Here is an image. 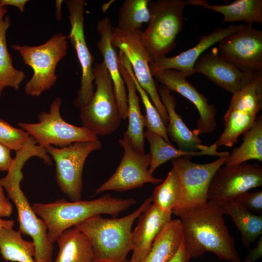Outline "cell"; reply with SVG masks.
Masks as SVG:
<instances>
[{"label":"cell","instance_id":"6da1fadb","mask_svg":"<svg viewBox=\"0 0 262 262\" xmlns=\"http://www.w3.org/2000/svg\"><path fill=\"white\" fill-rule=\"evenodd\" d=\"M172 213L180 221L182 239L191 258L211 252L221 260L241 262L217 202L208 200L203 204L174 209Z\"/></svg>","mask_w":262,"mask_h":262},{"label":"cell","instance_id":"7a4b0ae2","mask_svg":"<svg viewBox=\"0 0 262 262\" xmlns=\"http://www.w3.org/2000/svg\"><path fill=\"white\" fill-rule=\"evenodd\" d=\"M13 164L4 178L0 179L9 199L15 205L18 214L19 231L31 236L35 246L34 260L36 262H52L53 246L48 238V229L44 221L39 218L32 209L20 188L23 178L22 169L32 157L40 158L42 148L35 141L29 139L21 149L16 152Z\"/></svg>","mask_w":262,"mask_h":262},{"label":"cell","instance_id":"3957f363","mask_svg":"<svg viewBox=\"0 0 262 262\" xmlns=\"http://www.w3.org/2000/svg\"><path fill=\"white\" fill-rule=\"evenodd\" d=\"M137 203L132 198H120L109 194L91 200L68 201L60 199L48 203H34L32 209L45 223L52 244L64 230L101 214L116 217Z\"/></svg>","mask_w":262,"mask_h":262},{"label":"cell","instance_id":"277c9868","mask_svg":"<svg viewBox=\"0 0 262 262\" xmlns=\"http://www.w3.org/2000/svg\"><path fill=\"white\" fill-rule=\"evenodd\" d=\"M152 203L151 196L135 211L121 218L92 217L76 225L90 241L95 262H127L132 250V227L135 219Z\"/></svg>","mask_w":262,"mask_h":262},{"label":"cell","instance_id":"5b68a950","mask_svg":"<svg viewBox=\"0 0 262 262\" xmlns=\"http://www.w3.org/2000/svg\"><path fill=\"white\" fill-rule=\"evenodd\" d=\"M207 2L203 0L150 2V19L147 28L141 32V38L153 62L165 56L175 47L176 37L182 30L185 7L189 4L202 6Z\"/></svg>","mask_w":262,"mask_h":262},{"label":"cell","instance_id":"8992f818","mask_svg":"<svg viewBox=\"0 0 262 262\" xmlns=\"http://www.w3.org/2000/svg\"><path fill=\"white\" fill-rule=\"evenodd\" d=\"M96 90L89 100L80 109L83 127L95 134L104 136L119 128L121 117L113 84L103 62L93 67Z\"/></svg>","mask_w":262,"mask_h":262},{"label":"cell","instance_id":"52a82bcc","mask_svg":"<svg viewBox=\"0 0 262 262\" xmlns=\"http://www.w3.org/2000/svg\"><path fill=\"white\" fill-rule=\"evenodd\" d=\"M67 39V36L59 33L39 46L11 45L33 70V76L24 88L27 95L38 97L54 85L57 78L56 66L66 54Z\"/></svg>","mask_w":262,"mask_h":262},{"label":"cell","instance_id":"ba28073f","mask_svg":"<svg viewBox=\"0 0 262 262\" xmlns=\"http://www.w3.org/2000/svg\"><path fill=\"white\" fill-rule=\"evenodd\" d=\"M262 108V73L232 94L224 115V131L214 143L216 147H232L239 137L250 128Z\"/></svg>","mask_w":262,"mask_h":262},{"label":"cell","instance_id":"9c48e42d","mask_svg":"<svg viewBox=\"0 0 262 262\" xmlns=\"http://www.w3.org/2000/svg\"><path fill=\"white\" fill-rule=\"evenodd\" d=\"M62 99L55 98L48 113L41 112L37 123L19 122L18 126L29 133L37 145L45 147L54 145L60 148L79 141L96 140L98 136L84 127H78L65 121L60 114Z\"/></svg>","mask_w":262,"mask_h":262},{"label":"cell","instance_id":"30bf717a","mask_svg":"<svg viewBox=\"0 0 262 262\" xmlns=\"http://www.w3.org/2000/svg\"><path fill=\"white\" fill-rule=\"evenodd\" d=\"M45 147L55 161L56 179L61 191L71 201L81 200L83 166L91 153L101 148L100 141L76 142L61 148L51 145Z\"/></svg>","mask_w":262,"mask_h":262},{"label":"cell","instance_id":"8fae6325","mask_svg":"<svg viewBox=\"0 0 262 262\" xmlns=\"http://www.w3.org/2000/svg\"><path fill=\"white\" fill-rule=\"evenodd\" d=\"M141 32V30L129 32L117 27L114 28L111 42L113 46L119 49L128 59L136 80L150 97L166 126L168 122L167 113L149 69V64L153 61L142 42Z\"/></svg>","mask_w":262,"mask_h":262},{"label":"cell","instance_id":"7c38bea8","mask_svg":"<svg viewBox=\"0 0 262 262\" xmlns=\"http://www.w3.org/2000/svg\"><path fill=\"white\" fill-rule=\"evenodd\" d=\"M119 144L124 149L120 163L114 174L96 189L94 195L108 191L125 192L141 187L146 183L163 181L149 172V153L136 151L130 139L124 135L119 140Z\"/></svg>","mask_w":262,"mask_h":262},{"label":"cell","instance_id":"4fadbf2b","mask_svg":"<svg viewBox=\"0 0 262 262\" xmlns=\"http://www.w3.org/2000/svg\"><path fill=\"white\" fill-rule=\"evenodd\" d=\"M228 156L219 157L214 161L202 164L192 162L189 157L171 160L172 167L179 175L181 186L180 201L174 209L206 203L211 181L216 171L225 165Z\"/></svg>","mask_w":262,"mask_h":262},{"label":"cell","instance_id":"5bb4252c","mask_svg":"<svg viewBox=\"0 0 262 262\" xmlns=\"http://www.w3.org/2000/svg\"><path fill=\"white\" fill-rule=\"evenodd\" d=\"M219 55L240 70L262 72V32L252 25H244L236 33L218 42Z\"/></svg>","mask_w":262,"mask_h":262},{"label":"cell","instance_id":"9a60e30c","mask_svg":"<svg viewBox=\"0 0 262 262\" xmlns=\"http://www.w3.org/2000/svg\"><path fill=\"white\" fill-rule=\"evenodd\" d=\"M65 2L69 11L71 26L70 33L67 37L76 51L82 71L80 88L74 102L75 107L80 109L94 93V57L87 47L84 32L85 1L67 0Z\"/></svg>","mask_w":262,"mask_h":262},{"label":"cell","instance_id":"2e32d148","mask_svg":"<svg viewBox=\"0 0 262 262\" xmlns=\"http://www.w3.org/2000/svg\"><path fill=\"white\" fill-rule=\"evenodd\" d=\"M262 185V166L258 163L221 166L209 185L208 200H233L249 190Z\"/></svg>","mask_w":262,"mask_h":262},{"label":"cell","instance_id":"e0dca14e","mask_svg":"<svg viewBox=\"0 0 262 262\" xmlns=\"http://www.w3.org/2000/svg\"><path fill=\"white\" fill-rule=\"evenodd\" d=\"M154 79L170 91L176 92L191 101L199 115L196 128L193 131L198 135L210 133L216 129V109L208 99L187 80L181 72L174 69H161L151 73Z\"/></svg>","mask_w":262,"mask_h":262},{"label":"cell","instance_id":"ac0fdd59","mask_svg":"<svg viewBox=\"0 0 262 262\" xmlns=\"http://www.w3.org/2000/svg\"><path fill=\"white\" fill-rule=\"evenodd\" d=\"M194 71L204 75L217 86L232 94L249 83L261 73L240 70L222 58L217 48H214L210 52L202 54L195 64Z\"/></svg>","mask_w":262,"mask_h":262},{"label":"cell","instance_id":"d6986e66","mask_svg":"<svg viewBox=\"0 0 262 262\" xmlns=\"http://www.w3.org/2000/svg\"><path fill=\"white\" fill-rule=\"evenodd\" d=\"M244 24L230 25L226 28H218L212 33L202 36L198 43L179 54L171 57L166 56L149 64L150 72L161 69H174L182 73L187 78L193 75L194 66L202 53L213 45L224 38L240 30Z\"/></svg>","mask_w":262,"mask_h":262},{"label":"cell","instance_id":"ffe728a7","mask_svg":"<svg viewBox=\"0 0 262 262\" xmlns=\"http://www.w3.org/2000/svg\"><path fill=\"white\" fill-rule=\"evenodd\" d=\"M113 29L108 17H105L98 22L97 30L100 38L97 46L113 84L121 118L126 120L128 115L127 93L125 83L119 70L118 54L111 42Z\"/></svg>","mask_w":262,"mask_h":262},{"label":"cell","instance_id":"44dd1931","mask_svg":"<svg viewBox=\"0 0 262 262\" xmlns=\"http://www.w3.org/2000/svg\"><path fill=\"white\" fill-rule=\"evenodd\" d=\"M172 213L163 211L152 203L138 217V222L132 232L133 262H143L159 232L171 219Z\"/></svg>","mask_w":262,"mask_h":262},{"label":"cell","instance_id":"7402d4cb","mask_svg":"<svg viewBox=\"0 0 262 262\" xmlns=\"http://www.w3.org/2000/svg\"><path fill=\"white\" fill-rule=\"evenodd\" d=\"M157 90L168 116L166 129L169 139L176 143L178 148L181 150L197 151L209 149L210 146L202 144L198 135L187 127L177 113L176 99L171 91L162 84Z\"/></svg>","mask_w":262,"mask_h":262},{"label":"cell","instance_id":"603a6c76","mask_svg":"<svg viewBox=\"0 0 262 262\" xmlns=\"http://www.w3.org/2000/svg\"><path fill=\"white\" fill-rule=\"evenodd\" d=\"M118 64L120 73L126 86L128 98V125L124 135L130 139L136 151L145 153L144 128L146 127V117L141 113L137 89L132 77L119 61Z\"/></svg>","mask_w":262,"mask_h":262},{"label":"cell","instance_id":"cb8c5ba5","mask_svg":"<svg viewBox=\"0 0 262 262\" xmlns=\"http://www.w3.org/2000/svg\"><path fill=\"white\" fill-rule=\"evenodd\" d=\"M56 241L59 252L54 262H95L90 241L77 228L64 230Z\"/></svg>","mask_w":262,"mask_h":262},{"label":"cell","instance_id":"d4e9b609","mask_svg":"<svg viewBox=\"0 0 262 262\" xmlns=\"http://www.w3.org/2000/svg\"><path fill=\"white\" fill-rule=\"evenodd\" d=\"M144 137L149 145L151 161L148 170L151 174L161 165L173 159L203 155L220 157L223 154L222 152L217 151V148L213 144L210 146L209 148L206 150L186 151L175 148L173 145L167 143L161 136L151 131H145Z\"/></svg>","mask_w":262,"mask_h":262},{"label":"cell","instance_id":"484cf974","mask_svg":"<svg viewBox=\"0 0 262 262\" xmlns=\"http://www.w3.org/2000/svg\"><path fill=\"white\" fill-rule=\"evenodd\" d=\"M182 240L180 219H171L156 236L143 262H169L177 253Z\"/></svg>","mask_w":262,"mask_h":262},{"label":"cell","instance_id":"4316f807","mask_svg":"<svg viewBox=\"0 0 262 262\" xmlns=\"http://www.w3.org/2000/svg\"><path fill=\"white\" fill-rule=\"evenodd\" d=\"M224 214L229 215L240 232L244 245L250 247L262 234V216L250 212L233 200L217 202Z\"/></svg>","mask_w":262,"mask_h":262},{"label":"cell","instance_id":"83f0119b","mask_svg":"<svg viewBox=\"0 0 262 262\" xmlns=\"http://www.w3.org/2000/svg\"><path fill=\"white\" fill-rule=\"evenodd\" d=\"M202 7L222 14L221 23L243 21L249 25L262 24V0H236L225 5H211L207 2Z\"/></svg>","mask_w":262,"mask_h":262},{"label":"cell","instance_id":"f1b7e54d","mask_svg":"<svg viewBox=\"0 0 262 262\" xmlns=\"http://www.w3.org/2000/svg\"><path fill=\"white\" fill-rule=\"evenodd\" d=\"M243 143L229 153L226 166L240 164L255 160L262 162V115H259L246 132L243 133Z\"/></svg>","mask_w":262,"mask_h":262},{"label":"cell","instance_id":"f546056e","mask_svg":"<svg viewBox=\"0 0 262 262\" xmlns=\"http://www.w3.org/2000/svg\"><path fill=\"white\" fill-rule=\"evenodd\" d=\"M34 243L24 240L21 232L13 229L0 230V253L6 261L36 262Z\"/></svg>","mask_w":262,"mask_h":262},{"label":"cell","instance_id":"4dcf8cb0","mask_svg":"<svg viewBox=\"0 0 262 262\" xmlns=\"http://www.w3.org/2000/svg\"><path fill=\"white\" fill-rule=\"evenodd\" d=\"M11 25V18L6 15L0 21V90L10 87L17 90L26 77L24 72L13 65L12 57L7 49L6 32Z\"/></svg>","mask_w":262,"mask_h":262},{"label":"cell","instance_id":"1f68e13d","mask_svg":"<svg viewBox=\"0 0 262 262\" xmlns=\"http://www.w3.org/2000/svg\"><path fill=\"white\" fill-rule=\"evenodd\" d=\"M149 0H125L118 12L117 28L125 32L140 30L144 23H148Z\"/></svg>","mask_w":262,"mask_h":262},{"label":"cell","instance_id":"d6a6232c","mask_svg":"<svg viewBox=\"0 0 262 262\" xmlns=\"http://www.w3.org/2000/svg\"><path fill=\"white\" fill-rule=\"evenodd\" d=\"M118 60L126 68L132 77L135 83L137 92L140 95L146 110L147 130L155 132L161 136L168 144L173 145L169 139L166 126L156 108L151 103L146 92L136 80L132 71L131 64L124 54L119 50Z\"/></svg>","mask_w":262,"mask_h":262},{"label":"cell","instance_id":"836d02e7","mask_svg":"<svg viewBox=\"0 0 262 262\" xmlns=\"http://www.w3.org/2000/svg\"><path fill=\"white\" fill-rule=\"evenodd\" d=\"M152 203L161 210L172 212L179 205L181 199V186L179 175L174 168L165 179L157 186L151 196Z\"/></svg>","mask_w":262,"mask_h":262},{"label":"cell","instance_id":"e575fe53","mask_svg":"<svg viewBox=\"0 0 262 262\" xmlns=\"http://www.w3.org/2000/svg\"><path fill=\"white\" fill-rule=\"evenodd\" d=\"M29 137V133L21 128H16L0 118V143L16 152Z\"/></svg>","mask_w":262,"mask_h":262},{"label":"cell","instance_id":"d590c367","mask_svg":"<svg viewBox=\"0 0 262 262\" xmlns=\"http://www.w3.org/2000/svg\"><path fill=\"white\" fill-rule=\"evenodd\" d=\"M232 200L247 211L262 215V190L251 193L245 192L236 196Z\"/></svg>","mask_w":262,"mask_h":262},{"label":"cell","instance_id":"8d00e7d4","mask_svg":"<svg viewBox=\"0 0 262 262\" xmlns=\"http://www.w3.org/2000/svg\"><path fill=\"white\" fill-rule=\"evenodd\" d=\"M11 149L0 143V170L8 171L12 167L14 158L11 156Z\"/></svg>","mask_w":262,"mask_h":262},{"label":"cell","instance_id":"74e56055","mask_svg":"<svg viewBox=\"0 0 262 262\" xmlns=\"http://www.w3.org/2000/svg\"><path fill=\"white\" fill-rule=\"evenodd\" d=\"M13 205L4 195L3 187L0 182V217H10L13 213Z\"/></svg>","mask_w":262,"mask_h":262},{"label":"cell","instance_id":"f35d334b","mask_svg":"<svg viewBox=\"0 0 262 262\" xmlns=\"http://www.w3.org/2000/svg\"><path fill=\"white\" fill-rule=\"evenodd\" d=\"M262 256V237L261 236L257 246L250 249L247 255L242 262H255Z\"/></svg>","mask_w":262,"mask_h":262},{"label":"cell","instance_id":"ab89813d","mask_svg":"<svg viewBox=\"0 0 262 262\" xmlns=\"http://www.w3.org/2000/svg\"><path fill=\"white\" fill-rule=\"evenodd\" d=\"M191 259L182 239L178 250L169 262H189Z\"/></svg>","mask_w":262,"mask_h":262},{"label":"cell","instance_id":"60d3db41","mask_svg":"<svg viewBox=\"0 0 262 262\" xmlns=\"http://www.w3.org/2000/svg\"><path fill=\"white\" fill-rule=\"evenodd\" d=\"M28 0H0V4L2 6H13L17 8L21 12L24 11L25 4Z\"/></svg>","mask_w":262,"mask_h":262},{"label":"cell","instance_id":"b9f144b4","mask_svg":"<svg viewBox=\"0 0 262 262\" xmlns=\"http://www.w3.org/2000/svg\"><path fill=\"white\" fill-rule=\"evenodd\" d=\"M15 222L12 220H4L0 217V230L2 228L13 229Z\"/></svg>","mask_w":262,"mask_h":262},{"label":"cell","instance_id":"7bdbcfd3","mask_svg":"<svg viewBox=\"0 0 262 262\" xmlns=\"http://www.w3.org/2000/svg\"><path fill=\"white\" fill-rule=\"evenodd\" d=\"M63 2V0H56V18L57 20H60L62 18V14H61V6L62 3Z\"/></svg>","mask_w":262,"mask_h":262},{"label":"cell","instance_id":"ee69618b","mask_svg":"<svg viewBox=\"0 0 262 262\" xmlns=\"http://www.w3.org/2000/svg\"><path fill=\"white\" fill-rule=\"evenodd\" d=\"M7 9L6 7L2 6L0 4V21L2 20L7 13Z\"/></svg>","mask_w":262,"mask_h":262},{"label":"cell","instance_id":"f6af8a7d","mask_svg":"<svg viewBox=\"0 0 262 262\" xmlns=\"http://www.w3.org/2000/svg\"><path fill=\"white\" fill-rule=\"evenodd\" d=\"M127 262H133L131 260H129Z\"/></svg>","mask_w":262,"mask_h":262},{"label":"cell","instance_id":"bcb514c9","mask_svg":"<svg viewBox=\"0 0 262 262\" xmlns=\"http://www.w3.org/2000/svg\"><path fill=\"white\" fill-rule=\"evenodd\" d=\"M1 92H2V91H1V90H0V97L1 95Z\"/></svg>","mask_w":262,"mask_h":262}]
</instances>
